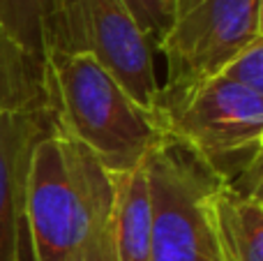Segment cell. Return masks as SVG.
I'll use <instances>...</instances> for the list:
<instances>
[{"label":"cell","instance_id":"6da1fadb","mask_svg":"<svg viewBox=\"0 0 263 261\" xmlns=\"http://www.w3.org/2000/svg\"><path fill=\"white\" fill-rule=\"evenodd\" d=\"M26 236L30 261H116L114 174L55 129L30 155Z\"/></svg>","mask_w":263,"mask_h":261},{"label":"cell","instance_id":"7a4b0ae2","mask_svg":"<svg viewBox=\"0 0 263 261\" xmlns=\"http://www.w3.org/2000/svg\"><path fill=\"white\" fill-rule=\"evenodd\" d=\"M51 125L83 146L109 174L141 169L166 137L159 111H148L88 55L46 58Z\"/></svg>","mask_w":263,"mask_h":261},{"label":"cell","instance_id":"3957f363","mask_svg":"<svg viewBox=\"0 0 263 261\" xmlns=\"http://www.w3.org/2000/svg\"><path fill=\"white\" fill-rule=\"evenodd\" d=\"M168 137L187 146L224 185L261 194L263 95L224 77L162 90Z\"/></svg>","mask_w":263,"mask_h":261},{"label":"cell","instance_id":"277c9868","mask_svg":"<svg viewBox=\"0 0 263 261\" xmlns=\"http://www.w3.org/2000/svg\"><path fill=\"white\" fill-rule=\"evenodd\" d=\"M53 53L88 55L143 109L159 111L162 83L153 42L136 26L123 0H60L46 58Z\"/></svg>","mask_w":263,"mask_h":261},{"label":"cell","instance_id":"5b68a950","mask_svg":"<svg viewBox=\"0 0 263 261\" xmlns=\"http://www.w3.org/2000/svg\"><path fill=\"white\" fill-rule=\"evenodd\" d=\"M153 245L150 261H219L205 201L222 180L173 137H164L143 164Z\"/></svg>","mask_w":263,"mask_h":261},{"label":"cell","instance_id":"8992f818","mask_svg":"<svg viewBox=\"0 0 263 261\" xmlns=\"http://www.w3.org/2000/svg\"><path fill=\"white\" fill-rule=\"evenodd\" d=\"M263 0H168L157 51L166 60L162 90L217 77L242 49L263 40Z\"/></svg>","mask_w":263,"mask_h":261},{"label":"cell","instance_id":"52a82bcc","mask_svg":"<svg viewBox=\"0 0 263 261\" xmlns=\"http://www.w3.org/2000/svg\"><path fill=\"white\" fill-rule=\"evenodd\" d=\"M51 129L49 111L0 116V261H23L28 166L35 143Z\"/></svg>","mask_w":263,"mask_h":261},{"label":"cell","instance_id":"ba28073f","mask_svg":"<svg viewBox=\"0 0 263 261\" xmlns=\"http://www.w3.org/2000/svg\"><path fill=\"white\" fill-rule=\"evenodd\" d=\"M219 261H263V197L217 183L205 201Z\"/></svg>","mask_w":263,"mask_h":261},{"label":"cell","instance_id":"9c48e42d","mask_svg":"<svg viewBox=\"0 0 263 261\" xmlns=\"http://www.w3.org/2000/svg\"><path fill=\"white\" fill-rule=\"evenodd\" d=\"M153 213L145 169L114 174V250L116 261H150Z\"/></svg>","mask_w":263,"mask_h":261},{"label":"cell","instance_id":"30bf717a","mask_svg":"<svg viewBox=\"0 0 263 261\" xmlns=\"http://www.w3.org/2000/svg\"><path fill=\"white\" fill-rule=\"evenodd\" d=\"M46 63L23 49L0 23V116L46 111Z\"/></svg>","mask_w":263,"mask_h":261},{"label":"cell","instance_id":"8fae6325","mask_svg":"<svg viewBox=\"0 0 263 261\" xmlns=\"http://www.w3.org/2000/svg\"><path fill=\"white\" fill-rule=\"evenodd\" d=\"M58 5L60 0H0V23L23 49L46 63Z\"/></svg>","mask_w":263,"mask_h":261},{"label":"cell","instance_id":"7c38bea8","mask_svg":"<svg viewBox=\"0 0 263 261\" xmlns=\"http://www.w3.org/2000/svg\"><path fill=\"white\" fill-rule=\"evenodd\" d=\"M217 77L263 95V40H256L254 44L242 49L236 58L229 60Z\"/></svg>","mask_w":263,"mask_h":261},{"label":"cell","instance_id":"4fadbf2b","mask_svg":"<svg viewBox=\"0 0 263 261\" xmlns=\"http://www.w3.org/2000/svg\"><path fill=\"white\" fill-rule=\"evenodd\" d=\"M123 5L127 7L136 26L143 30V35L153 42V46L157 44L166 28L168 0H123Z\"/></svg>","mask_w":263,"mask_h":261}]
</instances>
